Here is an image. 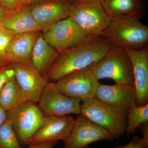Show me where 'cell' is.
I'll return each mask as SVG.
<instances>
[{
    "label": "cell",
    "mask_w": 148,
    "mask_h": 148,
    "mask_svg": "<svg viewBox=\"0 0 148 148\" xmlns=\"http://www.w3.org/2000/svg\"><path fill=\"white\" fill-rule=\"evenodd\" d=\"M80 114L106 130L114 139L125 133L126 111L106 104L95 97L83 101Z\"/></svg>",
    "instance_id": "277c9868"
},
{
    "label": "cell",
    "mask_w": 148,
    "mask_h": 148,
    "mask_svg": "<svg viewBox=\"0 0 148 148\" xmlns=\"http://www.w3.org/2000/svg\"><path fill=\"white\" fill-rule=\"evenodd\" d=\"M45 116L36 103L29 100L7 112V119L10 123L20 144L24 145H28Z\"/></svg>",
    "instance_id": "8992f818"
},
{
    "label": "cell",
    "mask_w": 148,
    "mask_h": 148,
    "mask_svg": "<svg viewBox=\"0 0 148 148\" xmlns=\"http://www.w3.org/2000/svg\"><path fill=\"white\" fill-rule=\"evenodd\" d=\"M38 106L45 116L79 115L81 101L67 96L58 89L56 83L48 82L39 100Z\"/></svg>",
    "instance_id": "52a82bcc"
},
{
    "label": "cell",
    "mask_w": 148,
    "mask_h": 148,
    "mask_svg": "<svg viewBox=\"0 0 148 148\" xmlns=\"http://www.w3.org/2000/svg\"><path fill=\"white\" fill-rule=\"evenodd\" d=\"M15 132L8 120L0 126V148H21Z\"/></svg>",
    "instance_id": "7402d4cb"
},
{
    "label": "cell",
    "mask_w": 148,
    "mask_h": 148,
    "mask_svg": "<svg viewBox=\"0 0 148 148\" xmlns=\"http://www.w3.org/2000/svg\"><path fill=\"white\" fill-rule=\"evenodd\" d=\"M112 45L101 36L90 35L78 45L59 52L43 76L55 82L69 74L90 67L102 59Z\"/></svg>",
    "instance_id": "6da1fadb"
},
{
    "label": "cell",
    "mask_w": 148,
    "mask_h": 148,
    "mask_svg": "<svg viewBox=\"0 0 148 148\" xmlns=\"http://www.w3.org/2000/svg\"><path fill=\"white\" fill-rule=\"evenodd\" d=\"M114 140L106 130L80 114L75 120L70 136L64 142V148H84L98 141Z\"/></svg>",
    "instance_id": "30bf717a"
},
{
    "label": "cell",
    "mask_w": 148,
    "mask_h": 148,
    "mask_svg": "<svg viewBox=\"0 0 148 148\" xmlns=\"http://www.w3.org/2000/svg\"><path fill=\"white\" fill-rule=\"evenodd\" d=\"M140 130L143 135V140L148 144V122L141 125Z\"/></svg>",
    "instance_id": "83f0119b"
},
{
    "label": "cell",
    "mask_w": 148,
    "mask_h": 148,
    "mask_svg": "<svg viewBox=\"0 0 148 148\" xmlns=\"http://www.w3.org/2000/svg\"><path fill=\"white\" fill-rule=\"evenodd\" d=\"M1 24L3 29L14 34L41 30L33 18L30 7L27 6L6 9Z\"/></svg>",
    "instance_id": "e0dca14e"
},
{
    "label": "cell",
    "mask_w": 148,
    "mask_h": 148,
    "mask_svg": "<svg viewBox=\"0 0 148 148\" xmlns=\"http://www.w3.org/2000/svg\"><path fill=\"white\" fill-rule=\"evenodd\" d=\"M114 148H148V144L143 138L135 136L126 145L117 146Z\"/></svg>",
    "instance_id": "d4e9b609"
},
{
    "label": "cell",
    "mask_w": 148,
    "mask_h": 148,
    "mask_svg": "<svg viewBox=\"0 0 148 148\" xmlns=\"http://www.w3.org/2000/svg\"><path fill=\"white\" fill-rule=\"evenodd\" d=\"M75 120L70 115L45 116L28 146L49 141L62 140L65 142L71 134Z\"/></svg>",
    "instance_id": "8fae6325"
},
{
    "label": "cell",
    "mask_w": 148,
    "mask_h": 148,
    "mask_svg": "<svg viewBox=\"0 0 148 148\" xmlns=\"http://www.w3.org/2000/svg\"><path fill=\"white\" fill-rule=\"evenodd\" d=\"M69 0H43L30 7L33 18L45 32L58 21L69 17L71 3Z\"/></svg>",
    "instance_id": "7c38bea8"
},
{
    "label": "cell",
    "mask_w": 148,
    "mask_h": 148,
    "mask_svg": "<svg viewBox=\"0 0 148 148\" xmlns=\"http://www.w3.org/2000/svg\"><path fill=\"white\" fill-rule=\"evenodd\" d=\"M44 33L45 40L59 53L78 45L90 35L70 17L58 21Z\"/></svg>",
    "instance_id": "ba28073f"
},
{
    "label": "cell",
    "mask_w": 148,
    "mask_h": 148,
    "mask_svg": "<svg viewBox=\"0 0 148 148\" xmlns=\"http://www.w3.org/2000/svg\"><path fill=\"white\" fill-rule=\"evenodd\" d=\"M70 1H100V0H70Z\"/></svg>",
    "instance_id": "1f68e13d"
},
{
    "label": "cell",
    "mask_w": 148,
    "mask_h": 148,
    "mask_svg": "<svg viewBox=\"0 0 148 148\" xmlns=\"http://www.w3.org/2000/svg\"><path fill=\"white\" fill-rule=\"evenodd\" d=\"M2 28L3 27H2L1 24V22H0V29H2Z\"/></svg>",
    "instance_id": "d6a6232c"
},
{
    "label": "cell",
    "mask_w": 148,
    "mask_h": 148,
    "mask_svg": "<svg viewBox=\"0 0 148 148\" xmlns=\"http://www.w3.org/2000/svg\"><path fill=\"white\" fill-rule=\"evenodd\" d=\"M132 61L138 106L148 104V48L140 50L125 49Z\"/></svg>",
    "instance_id": "9a60e30c"
},
{
    "label": "cell",
    "mask_w": 148,
    "mask_h": 148,
    "mask_svg": "<svg viewBox=\"0 0 148 148\" xmlns=\"http://www.w3.org/2000/svg\"><path fill=\"white\" fill-rule=\"evenodd\" d=\"M57 143L58 141H49L28 146L27 147L24 148L21 147V148H53Z\"/></svg>",
    "instance_id": "4316f807"
},
{
    "label": "cell",
    "mask_w": 148,
    "mask_h": 148,
    "mask_svg": "<svg viewBox=\"0 0 148 148\" xmlns=\"http://www.w3.org/2000/svg\"><path fill=\"white\" fill-rule=\"evenodd\" d=\"M15 78L6 83L0 90V104L7 112L28 101Z\"/></svg>",
    "instance_id": "d6986e66"
},
{
    "label": "cell",
    "mask_w": 148,
    "mask_h": 148,
    "mask_svg": "<svg viewBox=\"0 0 148 148\" xmlns=\"http://www.w3.org/2000/svg\"><path fill=\"white\" fill-rule=\"evenodd\" d=\"M59 52L51 46L41 34L35 44L32 57V65L43 76L54 63Z\"/></svg>",
    "instance_id": "ac0fdd59"
},
{
    "label": "cell",
    "mask_w": 148,
    "mask_h": 148,
    "mask_svg": "<svg viewBox=\"0 0 148 148\" xmlns=\"http://www.w3.org/2000/svg\"><path fill=\"white\" fill-rule=\"evenodd\" d=\"M104 10L111 18L142 11L140 0H100Z\"/></svg>",
    "instance_id": "ffe728a7"
},
{
    "label": "cell",
    "mask_w": 148,
    "mask_h": 148,
    "mask_svg": "<svg viewBox=\"0 0 148 148\" xmlns=\"http://www.w3.org/2000/svg\"><path fill=\"white\" fill-rule=\"evenodd\" d=\"M7 120V111L0 104V126Z\"/></svg>",
    "instance_id": "f1b7e54d"
},
{
    "label": "cell",
    "mask_w": 148,
    "mask_h": 148,
    "mask_svg": "<svg viewBox=\"0 0 148 148\" xmlns=\"http://www.w3.org/2000/svg\"><path fill=\"white\" fill-rule=\"evenodd\" d=\"M40 31L16 34L8 43L6 53L11 63L32 65V52Z\"/></svg>",
    "instance_id": "2e32d148"
},
{
    "label": "cell",
    "mask_w": 148,
    "mask_h": 148,
    "mask_svg": "<svg viewBox=\"0 0 148 148\" xmlns=\"http://www.w3.org/2000/svg\"><path fill=\"white\" fill-rule=\"evenodd\" d=\"M15 79L29 101L38 102L47 80L30 64L11 63Z\"/></svg>",
    "instance_id": "5bb4252c"
},
{
    "label": "cell",
    "mask_w": 148,
    "mask_h": 148,
    "mask_svg": "<svg viewBox=\"0 0 148 148\" xmlns=\"http://www.w3.org/2000/svg\"><path fill=\"white\" fill-rule=\"evenodd\" d=\"M95 97L99 101L126 112L138 106L136 90L133 85L115 84L108 85L99 83Z\"/></svg>",
    "instance_id": "4fadbf2b"
},
{
    "label": "cell",
    "mask_w": 148,
    "mask_h": 148,
    "mask_svg": "<svg viewBox=\"0 0 148 148\" xmlns=\"http://www.w3.org/2000/svg\"><path fill=\"white\" fill-rule=\"evenodd\" d=\"M88 146H87V147H84V148H88Z\"/></svg>",
    "instance_id": "836d02e7"
},
{
    "label": "cell",
    "mask_w": 148,
    "mask_h": 148,
    "mask_svg": "<svg viewBox=\"0 0 148 148\" xmlns=\"http://www.w3.org/2000/svg\"><path fill=\"white\" fill-rule=\"evenodd\" d=\"M0 3L7 10L13 9L21 6L19 0H0Z\"/></svg>",
    "instance_id": "484cf974"
},
{
    "label": "cell",
    "mask_w": 148,
    "mask_h": 148,
    "mask_svg": "<svg viewBox=\"0 0 148 148\" xmlns=\"http://www.w3.org/2000/svg\"><path fill=\"white\" fill-rule=\"evenodd\" d=\"M127 127L125 133L127 137L134 134L140 125L148 122V104L137 106L127 111Z\"/></svg>",
    "instance_id": "44dd1931"
},
{
    "label": "cell",
    "mask_w": 148,
    "mask_h": 148,
    "mask_svg": "<svg viewBox=\"0 0 148 148\" xmlns=\"http://www.w3.org/2000/svg\"><path fill=\"white\" fill-rule=\"evenodd\" d=\"M14 78V71L11 64L0 68V90L6 83Z\"/></svg>",
    "instance_id": "cb8c5ba5"
},
{
    "label": "cell",
    "mask_w": 148,
    "mask_h": 148,
    "mask_svg": "<svg viewBox=\"0 0 148 148\" xmlns=\"http://www.w3.org/2000/svg\"><path fill=\"white\" fill-rule=\"evenodd\" d=\"M6 10V9L3 6L1 3H0V22L2 21L4 16Z\"/></svg>",
    "instance_id": "4dcf8cb0"
},
{
    "label": "cell",
    "mask_w": 148,
    "mask_h": 148,
    "mask_svg": "<svg viewBox=\"0 0 148 148\" xmlns=\"http://www.w3.org/2000/svg\"><path fill=\"white\" fill-rule=\"evenodd\" d=\"M89 67L98 80L110 79L117 84L134 85L132 61L123 48L112 46L104 57Z\"/></svg>",
    "instance_id": "3957f363"
},
{
    "label": "cell",
    "mask_w": 148,
    "mask_h": 148,
    "mask_svg": "<svg viewBox=\"0 0 148 148\" xmlns=\"http://www.w3.org/2000/svg\"><path fill=\"white\" fill-rule=\"evenodd\" d=\"M14 35L3 28L0 29V68L11 64L6 53V48Z\"/></svg>",
    "instance_id": "603a6c76"
},
{
    "label": "cell",
    "mask_w": 148,
    "mask_h": 148,
    "mask_svg": "<svg viewBox=\"0 0 148 148\" xmlns=\"http://www.w3.org/2000/svg\"><path fill=\"white\" fill-rule=\"evenodd\" d=\"M69 17L88 34L95 36H101L111 19L99 1H73Z\"/></svg>",
    "instance_id": "5b68a950"
},
{
    "label": "cell",
    "mask_w": 148,
    "mask_h": 148,
    "mask_svg": "<svg viewBox=\"0 0 148 148\" xmlns=\"http://www.w3.org/2000/svg\"><path fill=\"white\" fill-rule=\"evenodd\" d=\"M98 81L89 67L69 74L56 83L62 93L83 102L95 97Z\"/></svg>",
    "instance_id": "9c48e42d"
},
{
    "label": "cell",
    "mask_w": 148,
    "mask_h": 148,
    "mask_svg": "<svg viewBox=\"0 0 148 148\" xmlns=\"http://www.w3.org/2000/svg\"><path fill=\"white\" fill-rule=\"evenodd\" d=\"M37 0H19V3L21 6H27L32 3H34Z\"/></svg>",
    "instance_id": "f546056e"
},
{
    "label": "cell",
    "mask_w": 148,
    "mask_h": 148,
    "mask_svg": "<svg viewBox=\"0 0 148 148\" xmlns=\"http://www.w3.org/2000/svg\"><path fill=\"white\" fill-rule=\"evenodd\" d=\"M142 11L111 18L101 36L113 45L140 50L147 46L148 27L141 21Z\"/></svg>",
    "instance_id": "7a4b0ae2"
}]
</instances>
